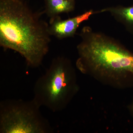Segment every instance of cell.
<instances>
[{
    "instance_id": "1",
    "label": "cell",
    "mask_w": 133,
    "mask_h": 133,
    "mask_svg": "<svg viewBox=\"0 0 133 133\" xmlns=\"http://www.w3.org/2000/svg\"><path fill=\"white\" fill-rule=\"evenodd\" d=\"M23 0H0V45L24 58L27 65L37 68L49 52V24Z\"/></svg>"
},
{
    "instance_id": "2",
    "label": "cell",
    "mask_w": 133,
    "mask_h": 133,
    "mask_svg": "<svg viewBox=\"0 0 133 133\" xmlns=\"http://www.w3.org/2000/svg\"><path fill=\"white\" fill-rule=\"evenodd\" d=\"M79 36L76 66L82 72L133 78V53L120 43L88 26L83 27Z\"/></svg>"
},
{
    "instance_id": "3",
    "label": "cell",
    "mask_w": 133,
    "mask_h": 133,
    "mask_svg": "<svg viewBox=\"0 0 133 133\" xmlns=\"http://www.w3.org/2000/svg\"><path fill=\"white\" fill-rule=\"evenodd\" d=\"M74 72L69 59L63 56L55 57L35 83L33 99L41 107L53 112L62 111L76 91Z\"/></svg>"
},
{
    "instance_id": "4",
    "label": "cell",
    "mask_w": 133,
    "mask_h": 133,
    "mask_svg": "<svg viewBox=\"0 0 133 133\" xmlns=\"http://www.w3.org/2000/svg\"><path fill=\"white\" fill-rule=\"evenodd\" d=\"M41 107L33 99L3 101L0 103V133H52Z\"/></svg>"
},
{
    "instance_id": "5",
    "label": "cell",
    "mask_w": 133,
    "mask_h": 133,
    "mask_svg": "<svg viewBox=\"0 0 133 133\" xmlns=\"http://www.w3.org/2000/svg\"><path fill=\"white\" fill-rule=\"evenodd\" d=\"M93 14V10H90L66 20H62L59 16L50 18L49 23L50 34L60 40L72 37L79 25L88 20Z\"/></svg>"
},
{
    "instance_id": "6",
    "label": "cell",
    "mask_w": 133,
    "mask_h": 133,
    "mask_svg": "<svg viewBox=\"0 0 133 133\" xmlns=\"http://www.w3.org/2000/svg\"><path fill=\"white\" fill-rule=\"evenodd\" d=\"M43 14L50 18L72 11L75 7L74 0H45Z\"/></svg>"
},
{
    "instance_id": "7",
    "label": "cell",
    "mask_w": 133,
    "mask_h": 133,
    "mask_svg": "<svg viewBox=\"0 0 133 133\" xmlns=\"http://www.w3.org/2000/svg\"><path fill=\"white\" fill-rule=\"evenodd\" d=\"M101 13L108 12L115 19L122 23L130 33L133 34V6L116 7L101 10Z\"/></svg>"
},
{
    "instance_id": "8",
    "label": "cell",
    "mask_w": 133,
    "mask_h": 133,
    "mask_svg": "<svg viewBox=\"0 0 133 133\" xmlns=\"http://www.w3.org/2000/svg\"><path fill=\"white\" fill-rule=\"evenodd\" d=\"M131 112H132V114H133V102L132 103V104L131 105Z\"/></svg>"
}]
</instances>
